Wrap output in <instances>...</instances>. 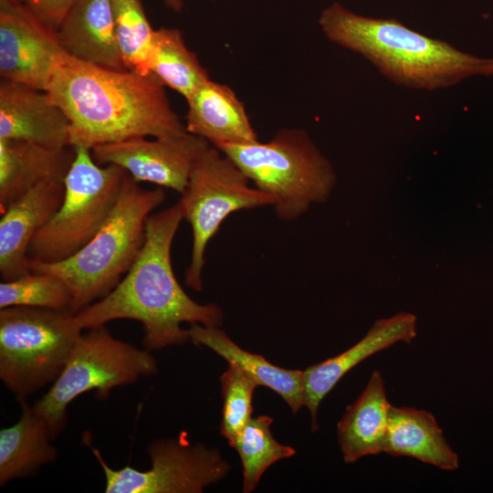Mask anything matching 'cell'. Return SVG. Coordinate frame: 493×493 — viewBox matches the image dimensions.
Instances as JSON below:
<instances>
[{
    "mask_svg": "<svg viewBox=\"0 0 493 493\" xmlns=\"http://www.w3.org/2000/svg\"><path fill=\"white\" fill-rule=\"evenodd\" d=\"M182 220L179 202L148 216L143 246L129 271L104 298L74 314L82 330L136 320L143 328L144 349L152 351L189 341L182 323L221 326L220 307L195 302L175 277L171 251Z\"/></svg>",
    "mask_w": 493,
    "mask_h": 493,
    "instance_id": "cell-1",
    "label": "cell"
},
{
    "mask_svg": "<svg viewBox=\"0 0 493 493\" xmlns=\"http://www.w3.org/2000/svg\"><path fill=\"white\" fill-rule=\"evenodd\" d=\"M69 121L71 147L187 131L153 75L104 68L68 56L47 89Z\"/></svg>",
    "mask_w": 493,
    "mask_h": 493,
    "instance_id": "cell-2",
    "label": "cell"
},
{
    "mask_svg": "<svg viewBox=\"0 0 493 493\" xmlns=\"http://www.w3.org/2000/svg\"><path fill=\"white\" fill-rule=\"evenodd\" d=\"M319 24L328 39L362 55L399 85L433 90L473 76H493V58L463 52L394 18L361 16L333 3Z\"/></svg>",
    "mask_w": 493,
    "mask_h": 493,
    "instance_id": "cell-3",
    "label": "cell"
},
{
    "mask_svg": "<svg viewBox=\"0 0 493 493\" xmlns=\"http://www.w3.org/2000/svg\"><path fill=\"white\" fill-rule=\"evenodd\" d=\"M165 196L163 187L145 189L128 173L116 205L95 236L66 259L29 260L30 271L63 280L76 314L109 294L129 271L143 246L146 220Z\"/></svg>",
    "mask_w": 493,
    "mask_h": 493,
    "instance_id": "cell-4",
    "label": "cell"
},
{
    "mask_svg": "<svg viewBox=\"0 0 493 493\" xmlns=\"http://www.w3.org/2000/svg\"><path fill=\"white\" fill-rule=\"evenodd\" d=\"M217 149L272 198L277 216L284 221L295 220L312 204L326 201L335 184L332 166L302 130L283 129L267 142Z\"/></svg>",
    "mask_w": 493,
    "mask_h": 493,
    "instance_id": "cell-5",
    "label": "cell"
},
{
    "mask_svg": "<svg viewBox=\"0 0 493 493\" xmlns=\"http://www.w3.org/2000/svg\"><path fill=\"white\" fill-rule=\"evenodd\" d=\"M67 310L0 309V379L19 402L54 383L82 334Z\"/></svg>",
    "mask_w": 493,
    "mask_h": 493,
    "instance_id": "cell-6",
    "label": "cell"
},
{
    "mask_svg": "<svg viewBox=\"0 0 493 493\" xmlns=\"http://www.w3.org/2000/svg\"><path fill=\"white\" fill-rule=\"evenodd\" d=\"M158 373L155 358L146 349L117 339L106 325L81 334L50 389L33 408L47 422L55 440L67 424V408L78 396L91 390L105 399L116 387Z\"/></svg>",
    "mask_w": 493,
    "mask_h": 493,
    "instance_id": "cell-7",
    "label": "cell"
},
{
    "mask_svg": "<svg viewBox=\"0 0 493 493\" xmlns=\"http://www.w3.org/2000/svg\"><path fill=\"white\" fill-rule=\"evenodd\" d=\"M74 149L62 204L33 238L29 260L58 262L74 255L100 230L118 202L128 173L115 164L97 163L89 148Z\"/></svg>",
    "mask_w": 493,
    "mask_h": 493,
    "instance_id": "cell-8",
    "label": "cell"
},
{
    "mask_svg": "<svg viewBox=\"0 0 493 493\" xmlns=\"http://www.w3.org/2000/svg\"><path fill=\"white\" fill-rule=\"evenodd\" d=\"M178 202L193 235L184 282L197 292L203 290L206 246L226 217L273 204L268 194L249 185V179L227 155L212 145L194 163Z\"/></svg>",
    "mask_w": 493,
    "mask_h": 493,
    "instance_id": "cell-9",
    "label": "cell"
},
{
    "mask_svg": "<svg viewBox=\"0 0 493 493\" xmlns=\"http://www.w3.org/2000/svg\"><path fill=\"white\" fill-rule=\"evenodd\" d=\"M91 451L103 470L107 493H200L229 470L217 449L181 437L152 441L146 449L151 467L144 471L131 466L113 469L99 449Z\"/></svg>",
    "mask_w": 493,
    "mask_h": 493,
    "instance_id": "cell-10",
    "label": "cell"
},
{
    "mask_svg": "<svg viewBox=\"0 0 493 493\" xmlns=\"http://www.w3.org/2000/svg\"><path fill=\"white\" fill-rule=\"evenodd\" d=\"M68 56L56 29L19 0H0V76L47 90Z\"/></svg>",
    "mask_w": 493,
    "mask_h": 493,
    "instance_id": "cell-11",
    "label": "cell"
},
{
    "mask_svg": "<svg viewBox=\"0 0 493 493\" xmlns=\"http://www.w3.org/2000/svg\"><path fill=\"white\" fill-rule=\"evenodd\" d=\"M211 144L188 131L177 135L135 137L97 145L91 153L100 165L115 164L136 182L184 192L190 173Z\"/></svg>",
    "mask_w": 493,
    "mask_h": 493,
    "instance_id": "cell-12",
    "label": "cell"
},
{
    "mask_svg": "<svg viewBox=\"0 0 493 493\" xmlns=\"http://www.w3.org/2000/svg\"><path fill=\"white\" fill-rule=\"evenodd\" d=\"M0 140H17L50 149L71 147L69 121L47 90L0 81Z\"/></svg>",
    "mask_w": 493,
    "mask_h": 493,
    "instance_id": "cell-13",
    "label": "cell"
},
{
    "mask_svg": "<svg viewBox=\"0 0 493 493\" xmlns=\"http://www.w3.org/2000/svg\"><path fill=\"white\" fill-rule=\"evenodd\" d=\"M64 179L45 180L12 202L0 219V275L3 281L28 272V249L37 233L60 207Z\"/></svg>",
    "mask_w": 493,
    "mask_h": 493,
    "instance_id": "cell-14",
    "label": "cell"
},
{
    "mask_svg": "<svg viewBox=\"0 0 493 493\" xmlns=\"http://www.w3.org/2000/svg\"><path fill=\"white\" fill-rule=\"evenodd\" d=\"M416 336V317L400 312L377 320L366 335L350 349L304 371L305 406L311 415V430L319 429L317 413L323 398L353 367L399 341L410 342Z\"/></svg>",
    "mask_w": 493,
    "mask_h": 493,
    "instance_id": "cell-15",
    "label": "cell"
},
{
    "mask_svg": "<svg viewBox=\"0 0 493 493\" xmlns=\"http://www.w3.org/2000/svg\"><path fill=\"white\" fill-rule=\"evenodd\" d=\"M57 32L69 56L104 68H126L116 37L111 0H78Z\"/></svg>",
    "mask_w": 493,
    "mask_h": 493,
    "instance_id": "cell-16",
    "label": "cell"
},
{
    "mask_svg": "<svg viewBox=\"0 0 493 493\" xmlns=\"http://www.w3.org/2000/svg\"><path fill=\"white\" fill-rule=\"evenodd\" d=\"M185 100L187 131L212 146L257 141L243 103L228 86L208 79Z\"/></svg>",
    "mask_w": 493,
    "mask_h": 493,
    "instance_id": "cell-17",
    "label": "cell"
},
{
    "mask_svg": "<svg viewBox=\"0 0 493 493\" xmlns=\"http://www.w3.org/2000/svg\"><path fill=\"white\" fill-rule=\"evenodd\" d=\"M74 156V147L50 149L25 141L0 140L1 212L39 183L64 179Z\"/></svg>",
    "mask_w": 493,
    "mask_h": 493,
    "instance_id": "cell-18",
    "label": "cell"
},
{
    "mask_svg": "<svg viewBox=\"0 0 493 493\" xmlns=\"http://www.w3.org/2000/svg\"><path fill=\"white\" fill-rule=\"evenodd\" d=\"M391 407L382 374L374 371L338 423V441L345 463L383 453Z\"/></svg>",
    "mask_w": 493,
    "mask_h": 493,
    "instance_id": "cell-19",
    "label": "cell"
},
{
    "mask_svg": "<svg viewBox=\"0 0 493 493\" xmlns=\"http://www.w3.org/2000/svg\"><path fill=\"white\" fill-rule=\"evenodd\" d=\"M188 330L194 344L205 346L240 367L258 385L267 387L282 397L293 413L305 405L304 371L278 367L263 356L242 349L219 327L194 323Z\"/></svg>",
    "mask_w": 493,
    "mask_h": 493,
    "instance_id": "cell-20",
    "label": "cell"
},
{
    "mask_svg": "<svg viewBox=\"0 0 493 493\" xmlns=\"http://www.w3.org/2000/svg\"><path fill=\"white\" fill-rule=\"evenodd\" d=\"M383 453L411 456L443 470L459 467L458 456L434 415L412 407L392 405Z\"/></svg>",
    "mask_w": 493,
    "mask_h": 493,
    "instance_id": "cell-21",
    "label": "cell"
},
{
    "mask_svg": "<svg viewBox=\"0 0 493 493\" xmlns=\"http://www.w3.org/2000/svg\"><path fill=\"white\" fill-rule=\"evenodd\" d=\"M19 420L0 430V486L16 478L33 476L54 462L58 450L49 427L26 399L19 401Z\"/></svg>",
    "mask_w": 493,
    "mask_h": 493,
    "instance_id": "cell-22",
    "label": "cell"
},
{
    "mask_svg": "<svg viewBox=\"0 0 493 493\" xmlns=\"http://www.w3.org/2000/svg\"><path fill=\"white\" fill-rule=\"evenodd\" d=\"M151 71L164 87L173 89L185 100L210 79L177 28L155 30Z\"/></svg>",
    "mask_w": 493,
    "mask_h": 493,
    "instance_id": "cell-23",
    "label": "cell"
},
{
    "mask_svg": "<svg viewBox=\"0 0 493 493\" xmlns=\"http://www.w3.org/2000/svg\"><path fill=\"white\" fill-rule=\"evenodd\" d=\"M268 415L251 417L236 436L232 447L243 467V492L253 491L264 472L274 463L295 455L289 446L278 443L272 435Z\"/></svg>",
    "mask_w": 493,
    "mask_h": 493,
    "instance_id": "cell-24",
    "label": "cell"
},
{
    "mask_svg": "<svg viewBox=\"0 0 493 493\" xmlns=\"http://www.w3.org/2000/svg\"><path fill=\"white\" fill-rule=\"evenodd\" d=\"M116 37L127 69L152 74L155 30L141 0H111Z\"/></svg>",
    "mask_w": 493,
    "mask_h": 493,
    "instance_id": "cell-25",
    "label": "cell"
},
{
    "mask_svg": "<svg viewBox=\"0 0 493 493\" xmlns=\"http://www.w3.org/2000/svg\"><path fill=\"white\" fill-rule=\"evenodd\" d=\"M33 307L71 312V295L57 276L30 271L0 283V309Z\"/></svg>",
    "mask_w": 493,
    "mask_h": 493,
    "instance_id": "cell-26",
    "label": "cell"
},
{
    "mask_svg": "<svg viewBox=\"0 0 493 493\" xmlns=\"http://www.w3.org/2000/svg\"><path fill=\"white\" fill-rule=\"evenodd\" d=\"M223 397L220 433L233 446L236 436L251 419L253 395L258 383L240 367L228 362L220 377Z\"/></svg>",
    "mask_w": 493,
    "mask_h": 493,
    "instance_id": "cell-27",
    "label": "cell"
},
{
    "mask_svg": "<svg viewBox=\"0 0 493 493\" xmlns=\"http://www.w3.org/2000/svg\"><path fill=\"white\" fill-rule=\"evenodd\" d=\"M78 0H32L26 4L47 26L58 29L66 14Z\"/></svg>",
    "mask_w": 493,
    "mask_h": 493,
    "instance_id": "cell-28",
    "label": "cell"
},
{
    "mask_svg": "<svg viewBox=\"0 0 493 493\" xmlns=\"http://www.w3.org/2000/svg\"><path fill=\"white\" fill-rule=\"evenodd\" d=\"M164 3L174 12H180L183 8V0H163Z\"/></svg>",
    "mask_w": 493,
    "mask_h": 493,
    "instance_id": "cell-29",
    "label": "cell"
},
{
    "mask_svg": "<svg viewBox=\"0 0 493 493\" xmlns=\"http://www.w3.org/2000/svg\"><path fill=\"white\" fill-rule=\"evenodd\" d=\"M19 1H21V2H23L25 4H29L32 0H19Z\"/></svg>",
    "mask_w": 493,
    "mask_h": 493,
    "instance_id": "cell-30",
    "label": "cell"
}]
</instances>
